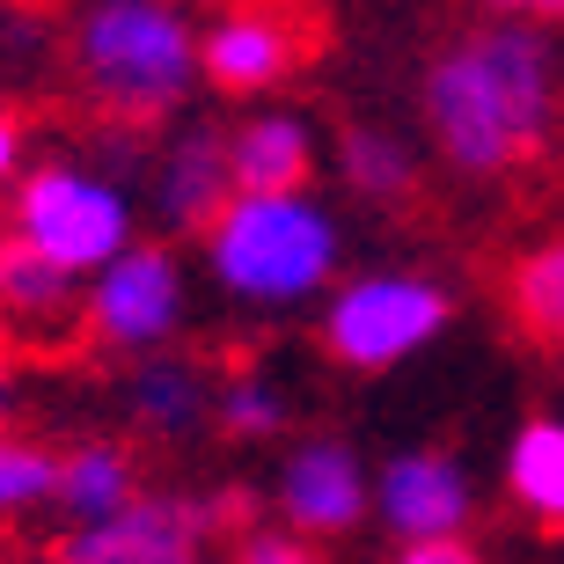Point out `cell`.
<instances>
[{
    "mask_svg": "<svg viewBox=\"0 0 564 564\" xmlns=\"http://www.w3.org/2000/svg\"><path fill=\"white\" fill-rule=\"evenodd\" d=\"M419 118L455 176H513L564 126V52L543 15H491L440 44L419 82Z\"/></svg>",
    "mask_w": 564,
    "mask_h": 564,
    "instance_id": "1",
    "label": "cell"
},
{
    "mask_svg": "<svg viewBox=\"0 0 564 564\" xmlns=\"http://www.w3.org/2000/svg\"><path fill=\"white\" fill-rule=\"evenodd\" d=\"M198 264L235 308L286 315L308 308L337 286L345 264V228L337 213L301 191H235L228 206L198 228Z\"/></svg>",
    "mask_w": 564,
    "mask_h": 564,
    "instance_id": "2",
    "label": "cell"
},
{
    "mask_svg": "<svg viewBox=\"0 0 564 564\" xmlns=\"http://www.w3.org/2000/svg\"><path fill=\"white\" fill-rule=\"evenodd\" d=\"M74 82L110 126H162L206 82L198 22L184 0H88L74 22Z\"/></svg>",
    "mask_w": 564,
    "mask_h": 564,
    "instance_id": "3",
    "label": "cell"
},
{
    "mask_svg": "<svg viewBox=\"0 0 564 564\" xmlns=\"http://www.w3.org/2000/svg\"><path fill=\"white\" fill-rule=\"evenodd\" d=\"M455 323V293L440 279L411 272V264H381V272L337 279L315 301V337L337 367L352 375H389L403 359H419L425 345H440Z\"/></svg>",
    "mask_w": 564,
    "mask_h": 564,
    "instance_id": "4",
    "label": "cell"
},
{
    "mask_svg": "<svg viewBox=\"0 0 564 564\" xmlns=\"http://www.w3.org/2000/svg\"><path fill=\"white\" fill-rule=\"evenodd\" d=\"M15 235L88 279L140 235V206H132L126 176H96L82 162H44L15 191Z\"/></svg>",
    "mask_w": 564,
    "mask_h": 564,
    "instance_id": "5",
    "label": "cell"
},
{
    "mask_svg": "<svg viewBox=\"0 0 564 564\" xmlns=\"http://www.w3.org/2000/svg\"><path fill=\"white\" fill-rule=\"evenodd\" d=\"M184 323H191V272L169 242L132 235L126 250L110 257L104 272H88L82 286V330L104 352H126V359L162 352V345L184 337Z\"/></svg>",
    "mask_w": 564,
    "mask_h": 564,
    "instance_id": "6",
    "label": "cell"
},
{
    "mask_svg": "<svg viewBox=\"0 0 564 564\" xmlns=\"http://www.w3.org/2000/svg\"><path fill=\"white\" fill-rule=\"evenodd\" d=\"M213 513L176 491H140L118 513L74 521L52 550V564H206Z\"/></svg>",
    "mask_w": 564,
    "mask_h": 564,
    "instance_id": "7",
    "label": "cell"
},
{
    "mask_svg": "<svg viewBox=\"0 0 564 564\" xmlns=\"http://www.w3.org/2000/svg\"><path fill=\"white\" fill-rule=\"evenodd\" d=\"M272 506H279V521L315 535V543L323 535H352L375 513V469L359 462L352 440L301 433L272 469Z\"/></svg>",
    "mask_w": 564,
    "mask_h": 564,
    "instance_id": "8",
    "label": "cell"
},
{
    "mask_svg": "<svg viewBox=\"0 0 564 564\" xmlns=\"http://www.w3.org/2000/svg\"><path fill=\"white\" fill-rule=\"evenodd\" d=\"M375 521L397 543H425V535H469L477 521V477L469 462L447 447H403L375 469Z\"/></svg>",
    "mask_w": 564,
    "mask_h": 564,
    "instance_id": "9",
    "label": "cell"
},
{
    "mask_svg": "<svg viewBox=\"0 0 564 564\" xmlns=\"http://www.w3.org/2000/svg\"><path fill=\"white\" fill-rule=\"evenodd\" d=\"M308 37L286 8H228L198 30V66L220 96H264L301 66Z\"/></svg>",
    "mask_w": 564,
    "mask_h": 564,
    "instance_id": "10",
    "label": "cell"
},
{
    "mask_svg": "<svg viewBox=\"0 0 564 564\" xmlns=\"http://www.w3.org/2000/svg\"><path fill=\"white\" fill-rule=\"evenodd\" d=\"M147 198H154L169 235H198L213 213L235 198L228 132L220 126H176L154 147V162H147Z\"/></svg>",
    "mask_w": 564,
    "mask_h": 564,
    "instance_id": "11",
    "label": "cell"
},
{
    "mask_svg": "<svg viewBox=\"0 0 564 564\" xmlns=\"http://www.w3.org/2000/svg\"><path fill=\"white\" fill-rule=\"evenodd\" d=\"M213 403H220V381L206 375V359L176 352H140L126 375V419L140 425L147 440H198L213 425Z\"/></svg>",
    "mask_w": 564,
    "mask_h": 564,
    "instance_id": "12",
    "label": "cell"
},
{
    "mask_svg": "<svg viewBox=\"0 0 564 564\" xmlns=\"http://www.w3.org/2000/svg\"><path fill=\"white\" fill-rule=\"evenodd\" d=\"M82 272H66L59 257L30 250V242H0V315L22 337H66V323H82Z\"/></svg>",
    "mask_w": 564,
    "mask_h": 564,
    "instance_id": "13",
    "label": "cell"
},
{
    "mask_svg": "<svg viewBox=\"0 0 564 564\" xmlns=\"http://www.w3.org/2000/svg\"><path fill=\"white\" fill-rule=\"evenodd\" d=\"M315 126L301 110H250L228 132V162H235V191H301L315 176Z\"/></svg>",
    "mask_w": 564,
    "mask_h": 564,
    "instance_id": "14",
    "label": "cell"
},
{
    "mask_svg": "<svg viewBox=\"0 0 564 564\" xmlns=\"http://www.w3.org/2000/svg\"><path fill=\"white\" fill-rule=\"evenodd\" d=\"M140 462L118 447V440H82V447H66L59 455V491H52V506H59L66 521H96V513H118L126 499H140Z\"/></svg>",
    "mask_w": 564,
    "mask_h": 564,
    "instance_id": "15",
    "label": "cell"
},
{
    "mask_svg": "<svg viewBox=\"0 0 564 564\" xmlns=\"http://www.w3.org/2000/svg\"><path fill=\"white\" fill-rule=\"evenodd\" d=\"M506 491L528 521L564 528V419H528L506 447Z\"/></svg>",
    "mask_w": 564,
    "mask_h": 564,
    "instance_id": "16",
    "label": "cell"
},
{
    "mask_svg": "<svg viewBox=\"0 0 564 564\" xmlns=\"http://www.w3.org/2000/svg\"><path fill=\"white\" fill-rule=\"evenodd\" d=\"M337 176H345V191L367 198V206H397V198H411V184H419V154H411L397 132L352 126V132H337Z\"/></svg>",
    "mask_w": 564,
    "mask_h": 564,
    "instance_id": "17",
    "label": "cell"
},
{
    "mask_svg": "<svg viewBox=\"0 0 564 564\" xmlns=\"http://www.w3.org/2000/svg\"><path fill=\"white\" fill-rule=\"evenodd\" d=\"M506 308H513V323H521L535 345H557L564 352V235L535 242V250L513 264V279H506Z\"/></svg>",
    "mask_w": 564,
    "mask_h": 564,
    "instance_id": "18",
    "label": "cell"
},
{
    "mask_svg": "<svg viewBox=\"0 0 564 564\" xmlns=\"http://www.w3.org/2000/svg\"><path fill=\"white\" fill-rule=\"evenodd\" d=\"M213 425L228 440H279L293 425V397H286V381L272 375H228L220 381V403H213Z\"/></svg>",
    "mask_w": 564,
    "mask_h": 564,
    "instance_id": "19",
    "label": "cell"
},
{
    "mask_svg": "<svg viewBox=\"0 0 564 564\" xmlns=\"http://www.w3.org/2000/svg\"><path fill=\"white\" fill-rule=\"evenodd\" d=\"M52 491H59V455L0 425V521H15V513L44 506Z\"/></svg>",
    "mask_w": 564,
    "mask_h": 564,
    "instance_id": "20",
    "label": "cell"
},
{
    "mask_svg": "<svg viewBox=\"0 0 564 564\" xmlns=\"http://www.w3.org/2000/svg\"><path fill=\"white\" fill-rule=\"evenodd\" d=\"M235 564H323L315 557V535H301V528H250L242 543H235Z\"/></svg>",
    "mask_w": 564,
    "mask_h": 564,
    "instance_id": "21",
    "label": "cell"
},
{
    "mask_svg": "<svg viewBox=\"0 0 564 564\" xmlns=\"http://www.w3.org/2000/svg\"><path fill=\"white\" fill-rule=\"evenodd\" d=\"M397 564H484V550L469 535H425V543H403Z\"/></svg>",
    "mask_w": 564,
    "mask_h": 564,
    "instance_id": "22",
    "label": "cell"
},
{
    "mask_svg": "<svg viewBox=\"0 0 564 564\" xmlns=\"http://www.w3.org/2000/svg\"><path fill=\"white\" fill-rule=\"evenodd\" d=\"M15 169H22V126L8 118V110H0V184H8Z\"/></svg>",
    "mask_w": 564,
    "mask_h": 564,
    "instance_id": "23",
    "label": "cell"
},
{
    "mask_svg": "<svg viewBox=\"0 0 564 564\" xmlns=\"http://www.w3.org/2000/svg\"><path fill=\"white\" fill-rule=\"evenodd\" d=\"M528 15H543V22H564V0H521Z\"/></svg>",
    "mask_w": 564,
    "mask_h": 564,
    "instance_id": "24",
    "label": "cell"
},
{
    "mask_svg": "<svg viewBox=\"0 0 564 564\" xmlns=\"http://www.w3.org/2000/svg\"><path fill=\"white\" fill-rule=\"evenodd\" d=\"M469 8H484V15H528L521 0H469Z\"/></svg>",
    "mask_w": 564,
    "mask_h": 564,
    "instance_id": "25",
    "label": "cell"
},
{
    "mask_svg": "<svg viewBox=\"0 0 564 564\" xmlns=\"http://www.w3.org/2000/svg\"><path fill=\"white\" fill-rule=\"evenodd\" d=\"M8 411H15V381L0 375V425H8Z\"/></svg>",
    "mask_w": 564,
    "mask_h": 564,
    "instance_id": "26",
    "label": "cell"
}]
</instances>
